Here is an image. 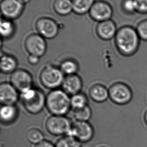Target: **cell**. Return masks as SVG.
<instances>
[{"label":"cell","mask_w":147,"mask_h":147,"mask_svg":"<svg viewBox=\"0 0 147 147\" xmlns=\"http://www.w3.org/2000/svg\"><path fill=\"white\" fill-rule=\"evenodd\" d=\"M113 39L117 52L125 57L135 54L139 49L141 41L136 28L130 25H124L118 28Z\"/></svg>","instance_id":"1"},{"label":"cell","mask_w":147,"mask_h":147,"mask_svg":"<svg viewBox=\"0 0 147 147\" xmlns=\"http://www.w3.org/2000/svg\"><path fill=\"white\" fill-rule=\"evenodd\" d=\"M46 108L52 115L65 116L71 108L69 95L62 89L51 90L46 96Z\"/></svg>","instance_id":"2"},{"label":"cell","mask_w":147,"mask_h":147,"mask_svg":"<svg viewBox=\"0 0 147 147\" xmlns=\"http://www.w3.org/2000/svg\"><path fill=\"white\" fill-rule=\"evenodd\" d=\"M21 94L22 105L28 113L37 114L46 107V96L41 90L33 87Z\"/></svg>","instance_id":"3"},{"label":"cell","mask_w":147,"mask_h":147,"mask_svg":"<svg viewBox=\"0 0 147 147\" xmlns=\"http://www.w3.org/2000/svg\"><path fill=\"white\" fill-rule=\"evenodd\" d=\"M65 75L59 67L48 64L40 72L39 80L42 85L46 89L53 90L61 87Z\"/></svg>","instance_id":"4"},{"label":"cell","mask_w":147,"mask_h":147,"mask_svg":"<svg viewBox=\"0 0 147 147\" xmlns=\"http://www.w3.org/2000/svg\"><path fill=\"white\" fill-rule=\"evenodd\" d=\"M72 123L65 116L52 115L46 120L45 127L48 133L52 135L64 136L69 133Z\"/></svg>","instance_id":"5"},{"label":"cell","mask_w":147,"mask_h":147,"mask_svg":"<svg viewBox=\"0 0 147 147\" xmlns=\"http://www.w3.org/2000/svg\"><path fill=\"white\" fill-rule=\"evenodd\" d=\"M24 48L28 54L41 58L46 54L47 49L46 39L37 32L31 33L25 39Z\"/></svg>","instance_id":"6"},{"label":"cell","mask_w":147,"mask_h":147,"mask_svg":"<svg viewBox=\"0 0 147 147\" xmlns=\"http://www.w3.org/2000/svg\"><path fill=\"white\" fill-rule=\"evenodd\" d=\"M37 33L46 39H52L57 36L59 32V25L53 18L41 17L35 22Z\"/></svg>","instance_id":"7"},{"label":"cell","mask_w":147,"mask_h":147,"mask_svg":"<svg viewBox=\"0 0 147 147\" xmlns=\"http://www.w3.org/2000/svg\"><path fill=\"white\" fill-rule=\"evenodd\" d=\"M109 92L110 100L117 105L128 103L133 97V93L130 88L121 82L113 84L109 89Z\"/></svg>","instance_id":"8"},{"label":"cell","mask_w":147,"mask_h":147,"mask_svg":"<svg viewBox=\"0 0 147 147\" xmlns=\"http://www.w3.org/2000/svg\"><path fill=\"white\" fill-rule=\"evenodd\" d=\"M113 14V7L105 0L96 1L88 13L92 20L97 23L111 19Z\"/></svg>","instance_id":"9"},{"label":"cell","mask_w":147,"mask_h":147,"mask_svg":"<svg viewBox=\"0 0 147 147\" xmlns=\"http://www.w3.org/2000/svg\"><path fill=\"white\" fill-rule=\"evenodd\" d=\"M94 134V127L88 121H76L72 123L67 135L75 137L82 143H86L92 139Z\"/></svg>","instance_id":"10"},{"label":"cell","mask_w":147,"mask_h":147,"mask_svg":"<svg viewBox=\"0 0 147 147\" xmlns=\"http://www.w3.org/2000/svg\"><path fill=\"white\" fill-rule=\"evenodd\" d=\"M25 6L19 0H1L0 7L2 18L13 21L17 19L23 13Z\"/></svg>","instance_id":"11"},{"label":"cell","mask_w":147,"mask_h":147,"mask_svg":"<svg viewBox=\"0 0 147 147\" xmlns=\"http://www.w3.org/2000/svg\"><path fill=\"white\" fill-rule=\"evenodd\" d=\"M10 83L21 93L33 87V80L31 74L22 69H18L11 74Z\"/></svg>","instance_id":"12"},{"label":"cell","mask_w":147,"mask_h":147,"mask_svg":"<svg viewBox=\"0 0 147 147\" xmlns=\"http://www.w3.org/2000/svg\"><path fill=\"white\" fill-rule=\"evenodd\" d=\"M19 99V91L11 83L3 82L0 85V102L3 105H15Z\"/></svg>","instance_id":"13"},{"label":"cell","mask_w":147,"mask_h":147,"mask_svg":"<svg viewBox=\"0 0 147 147\" xmlns=\"http://www.w3.org/2000/svg\"><path fill=\"white\" fill-rule=\"evenodd\" d=\"M117 30V24L112 19L98 23L96 27V35L103 41H109L114 39Z\"/></svg>","instance_id":"14"},{"label":"cell","mask_w":147,"mask_h":147,"mask_svg":"<svg viewBox=\"0 0 147 147\" xmlns=\"http://www.w3.org/2000/svg\"><path fill=\"white\" fill-rule=\"evenodd\" d=\"M82 87V80L78 74L65 76L61 86L62 89L71 96L81 92Z\"/></svg>","instance_id":"15"},{"label":"cell","mask_w":147,"mask_h":147,"mask_svg":"<svg viewBox=\"0 0 147 147\" xmlns=\"http://www.w3.org/2000/svg\"><path fill=\"white\" fill-rule=\"evenodd\" d=\"M89 96L96 103H103L109 98V92L105 86L96 84L90 88L88 91Z\"/></svg>","instance_id":"16"},{"label":"cell","mask_w":147,"mask_h":147,"mask_svg":"<svg viewBox=\"0 0 147 147\" xmlns=\"http://www.w3.org/2000/svg\"><path fill=\"white\" fill-rule=\"evenodd\" d=\"M18 116V110L15 105H4L0 110V118L2 124L9 125L16 121Z\"/></svg>","instance_id":"17"},{"label":"cell","mask_w":147,"mask_h":147,"mask_svg":"<svg viewBox=\"0 0 147 147\" xmlns=\"http://www.w3.org/2000/svg\"><path fill=\"white\" fill-rule=\"evenodd\" d=\"M18 61L14 56L8 54H1L0 68L3 73H13L17 69Z\"/></svg>","instance_id":"18"},{"label":"cell","mask_w":147,"mask_h":147,"mask_svg":"<svg viewBox=\"0 0 147 147\" xmlns=\"http://www.w3.org/2000/svg\"><path fill=\"white\" fill-rule=\"evenodd\" d=\"M52 7L54 11L59 16H68L73 12L72 0H54Z\"/></svg>","instance_id":"19"},{"label":"cell","mask_w":147,"mask_h":147,"mask_svg":"<svg viewBox=\"0 0 147 147\" xmlns=\"http://www.w3.org/2000/svg\"><path fill=\"white\" fill-rule=\"evenodd\" d=\"M0 31L2 39L8 40L12 38L16 31V26L14 21L5 18H1Z\"/></svg>","instance_id":"20"},{"label":"cell","mask_w":147,"mask_h":147,"mask_svg":"<svg viewBox=\"0 0 147 147\" xmlns=\"http://www.w3.org/2000/svg\"><path fill=\"white\" fill-rule=\"evenodd\" d=\"M73 12L78 15L88 14L96 0H72Z\"/></svg>","instance_id":"21"},{"label":"cell","mask_w":147,"mask_h":147,"mask_svg":"<svg viewBox=\"0 0 147 147\" xmlns=\"http://www.w3.org/2000/svg\"><path fill=\"white\" fill-rule=\"evenodd\" d=\"M59 67L65 76L77 74L80 69L78 62L74 59L70 58L62 61Z\"/></svg>","instance_id":"22"},{"label":"cell","mask_w":147,"mask_h":147,"mask_svg":"<svg viewBox=\"0 0 147 147\" xmlns=\"http://www.w3.org/2000/svg\"><path fill=\"white\" fill-rule=\"evenodd\" d=\"M88 100L85 94L80 92L72 95L70 97L71 106L73 110L80 109L86 107L88 105Z\"/></svg>","instance_id":"23"},{"label":"cell","mask_w":147,"mask_h":147,"mask_svg":"<svg viewBox=\"0 0 147 147\" xmlns=\"http://www.w3.org/2000/svg\"><path fill=\"white\" fill-rule=\"evenodd\" d=\"M72 115L76 121H88L92 117V110L88 105L80 109L73 110Z\"/></svg>","instance_id":"24"},{"label":"cell","mask_w":147,"mask_h":147,"mask_svg":"<svg viewBox=\"0 0 147 147\" xmlns=\"http://www.w3.org/2000/svg\"><path fill=\"white\" fill-rule=\"evenodd\" d=\"M55 147H82V143L70 135H66L58 140Z\"/></svg>","instance_id":"25"},{"label":"cell","mask_w":147,"mask_h":147,"mask_svg":"<svg viewBox=\"0 0 147 147\" xmlns=\"http://www.w3.org/2000/svg\"><path fill=\"white\" fill-rule=\"evenodd\" d=\"M26 137L30 143L37 145L44 141V135L42 131L36 128L29 129L26 133Z\"/></svg>","instance_id":"26"},{"label":"cell","mask_w":147,"mask_h":147,"mask_svg":"<svg viewBox=\"0 0 147 147\" xmlns=\"http://www.w3.org/2000/svg\"><path fill=\"white\" fill-rule=\"evenodd\" d=\"M121 7L123 13L127 15H133L137 13L135 0H122Z\"/></svg>","instance_id":"27"},{"label":"cell","mask_w":147,"mask_h":147,"mask_svg":"<svg viewBox=\"0 0 147 147\" xmlns=\"http://www.w3.org/2000/svg\"><path fill=\"white\" fill-rule=\"evenodd\" d=\"M135 28L141 40L147 42V19L140 21Z\"/></svg>","instance_id":"28"},{"label":"cell","mask_w":147,"mask_h":147,"mask_svg":"<svg viewBox=\"0 0 147 147\" xmlns=\"http://www.w3.org/2000/svg\"><path fill=\"white\" fill-rule=\"evenodd\" d=\"M137 7V13L147 14V0H135Z\"/></svg>","instance_id":"29"},{"label":"cell","mask_w":147,"mask_h":147,"mask_svg":"<svg viewBox=\"0 0 147 147\" xmlns=\"http://www.w3.org/2000/svg\"><path fill=\"white\" fill-rule=\"evenodd\" d=\"M40 58L37 56L28 54L27 57V61L28 63L32 66H35L39 63L40 61Z\"/></svg>","instance_id":"30"},{"label":"cell","mask_w":147,"mask_h":147,"mask_svg":"<svg viewBox=\"0 0 147 147\" xmlns=\"http://www.w3.org/2000/svg\"><path fill=\"white\" fill-rule=\"evenodd\" d=\"M34 147H55V145L52 143L51 142L44 140L40 143L35 145Z\"/></svg>","instance_id":"31"},{"label":"cell","mask_w":147,"mask_h":147,"mask_svg":"<svg viewBox=\"0 0 147 147\" xmlns=\"http://www.w3.org/2000/svg\"><path fill=\"white\" fill-rule=\"evenodd\" d=\"M21 2H22L23 3H24L25 5L26 4L28 3L29 2H30L31 0H19Z\"/></svg>","instance_id":"32"},{"label":"cell","mask_w":147,"mask_h":147,"mask_svg":"<svg viewBox=\"0 0 147 147\" xmlns=\"http://www.w3.org/2000/svg\"><path fill=\"white\" fill-rule=\"evenodd\" d=\"M144 119H145V121L146 125H147V111L146 112L145 114V116H144Z\"/></svg>","instance_id":"33"},{"label":"cell","mask_w":147,"mask_h":147,"mask_svg":"<svg viewBox=\"0 0 147 147\" xmlns=\"http://www.w3.org/2000/svg\"></svg>","instance_id":"34"}]
</instances>
